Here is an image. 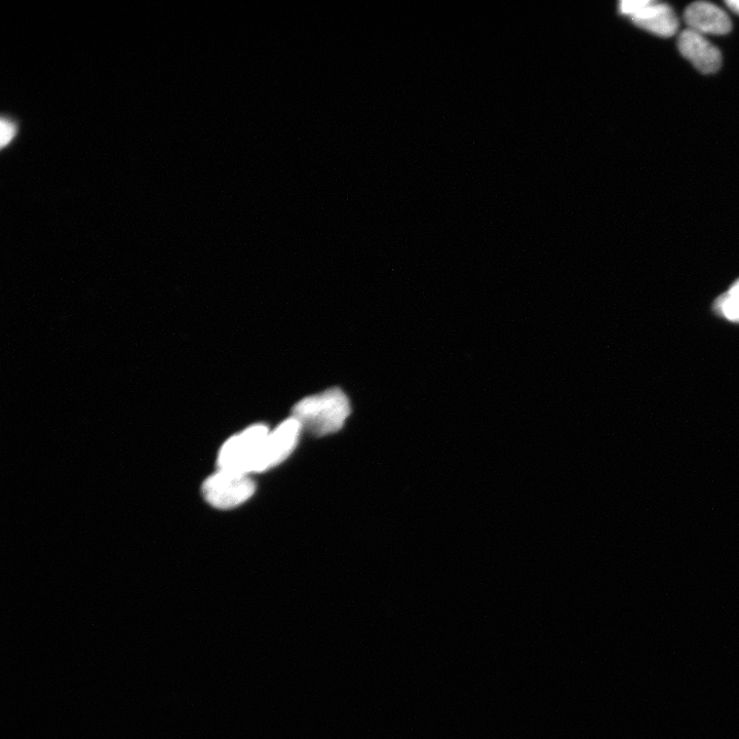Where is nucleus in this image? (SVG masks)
Segmentation results:
<instances>
[{
    "instance_id": "obj_9",
    "label": "nucleus",
    "mask_w": 739,
    "mask_h": 739,
    "mask_svg": "<svg viewBox=\"0 0 739 739\" xmlns=\"http://www.w3.org/2000/svg\"><path fill=\"white\" fill-rule=\"evenodd\" d=\"M16 132V126L11 121L5 119L2 121V139H0L2 140V147H5L13 140Z\"/></svg>"
},
{
    "instance_id": "obj_3",
    "label": "nucleus",
    "mask_w": 739,
    "mask_h": 739,
    "mask_svg": "<svg viewBox=\"0 0 739 739\" xmlns=\"http://www.w3.org/2000/svg\"><path fill=\"white\" fill-rule=\"evenodd\" d=\"M255 490L256 485L249 475L223 470H218L203 485L206 501L219 510L240 507L254 495Z\"/></svg>"
},
{
    "instance_id": "obj_11",
    "label": "nucleus",
    "mask_w": 739,
    "mask_h": 739,
    "mask_svg": "<svg viewBox=\"0 0 739 739\" xmlns=\"http://www.w3.org/2000/svg\"><path fill=\"white\" fill-rule=\"evenodd\" d=\"M732 295H738L739 296V280L736 281L728 291Z\"/></svg>"
},
{
    "instance_id": "obj_1",
    "label": "nucleus",
    "mask_w": 739,
    "mask_h": 739,
    "mask_svg": "<svg viewBox=\"0 0 739 739\" xmlns=\"http://www.w3.org/2000/svg\"><path fill=\"white\" fill-rule=\"evenodd\" d=\"M352 413L349 398L339 387L303 398L292 410V416L303 431L317 437L338 433Z\"/></svg>"
},
{
    "instance_id": "obj_5",
    "label": "nucleus",
    "mask_w": 739,
    "mask_h": 739,
    "mask_svg": "<svg viewBox=\"0 0 739 739\" xmlns=\"http://www.w3.org/2000/svg\"><path fill=\"white\" fill-rule=\"evenodd\" d=\"M302 431L300 422L293 416L270 431L264 445L259 473L275 468L286 460L296 448Z\"/></svg>"
},
{
    "instance_id": "obj_2",
    "label": "nucleus",
    "mask_w": 739,
    "mask_h": 739,
    "mask_svg": "<svg viewBox=\"0 0 739 739\" xmlns=\"http://www.w3.org/2000/svg\"><path fill=\"white\" fill-rule=\"evenodd\" d=\"M269 433L267 425L256 423L229 438L220 449L217 459L218 470L243 475L259 473L260 461Z\"/></svg>"
},
{
    "instance_id": "obj_4",
    "label": "nucleus",
    "mask_w": 739,
    "mask_h": 739,
    "mask_svg": "<svg viewBox=\"0 0 739 739\" xmlns=\"http://www.w3.org/2000/svg\"><path fill=\"white\" fill-rule=\"evenodd\" d=\"M619 12L638 27L660 37H671L679 28L674 10L654 0H624L619 4Z\"/></svg>"
},
{
    "instance_id": "obj_6",
    "label": "nucleus",
    "mask_w": 739,
    "mask_h": 739,
    "mask_svg": "<svg viewBox=\"0 0 739 739\" xmlns=\"http://www.w3.org/2000/svg\"><path fill=\"white\" fill-rule=\"evenodd\" d=\"M681 55L700 72L711 74L722 65V55L707 37L693 30H684L678 40Z\"/></svg>"
},
{
    "instance_id": "obj_10",
    "label": "nucleus",
    "mask_w": 739,
    "mask_h": 739,
    "mask_svg": "<svg viewBox=\"0 0 739 739\" xmlns=\"http://www.w3.org/2000/svg\"><path fill=\"white\" fill-rule=\"evenodd\" d=\"M726 6L735 14L739 15V0H728Z\"/></svg>"
},
{
    "instance_id": "obj_7",
    "label": "nucleus",
    "mask_w": 739,
    "mask_h": 739,
    "mask_svg": "<svg viewBox=\"0 0 739 739\" xmlns=\"http://www.w3.org/2000/svg\"><path fill=\"white\" fill-rule=\"evenodd\" d=\"M688 29L707 35H724L731 31L732 22L727 13L719 7L706 2L690 5L684 14Z\"/></svg>"
},
{
    "instance_id": "obj_8",
    "label": "nucleus",
    "mask_w": 739,
    "mask_h": 739,
    "mask_svg": "<svg viewBox=\"0 0 739 739\" xmlns=\"http://www.w3.org/2000/svg\"><path fill=\"white\" fill-rule=\"evenodd\" d=\"M717 314L730 322L739 324V296L729 292L721 295L714 303Z\"/></svg>"
}]
</instances>
